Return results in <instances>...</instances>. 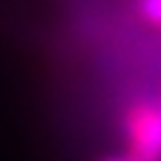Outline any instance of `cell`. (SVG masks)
<instances>
[{"label":"cell","instance_id":"3","mask_svg":"<svg viewBox=\"0 0 161 161\" xmlns=\"http://www.w3.org/2000/svg\"><path fill=\"white\" fill-rule=\"evenodd\" d=\"M101 161H136L131 153H126V156H107V158H101Z\"/></svg>","mask_w":161,"mask_h":161},{"label":"cell","instance_id":"1","mask_svg":"<svg viewBox=\"0 0 161 161\" xmlns=\"http://www.w3.org/2000/svg\"><path fill=\"white\" fill-rule=\"evenodd\" d=\"M128 153L136 161H161V93L128 112Z\"/></svg>","mask_w":161,"mask_h":161},{"label":"cell","instance_id":"2","mask_svg":"<svg viewBox=\"0 0 161 161\" xmlns=\"http://www.w3.org/2000/svg\"><path fill=\"white\" fill-rule=\"evenodd\" d=\"M136 11L145 22L161 27V0H136Z\"/></svg>","mask_w":161,"mask_h":161}]
</instances>
